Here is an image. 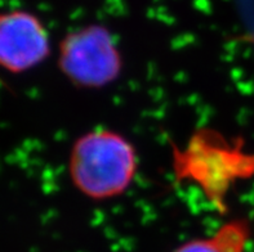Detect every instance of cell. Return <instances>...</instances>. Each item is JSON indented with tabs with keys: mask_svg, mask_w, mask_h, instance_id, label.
Returning <instances> with one entry per match:
<instances>
[{
	"mask_svg": "<svg viewBox=\"0 0 254 252\" xmlns=\"http://www.w3.org/2000/svg\"><path fill=\"white\" fill-rule=\"evenodd\" d=\"M122 51L109 29L88 25L64 36L58 50V68L72 85L102 89L123 72Z\"/></svg>",
	"mask_w": 254,
	"mask_h": 252,
	"instance_id": "cell-3",
	"label": "cell"
},
{
	"mask_svg": "<svg viewBox=\"0 0 254 252\" xmlns=\"http://www.w3.org/2000/svg\"><path fill=\"white\" fill-rule=\"evenodd\" d=\"M51 36L34 13H0V70L19 75L40 66L51 55Z\"/></svg>",
	"mask_w": 254,
	"mask_h": 252,
	"instance_id": "cell-4",
	"label": "cell"
},
{
	"mask_svg": "<svg viewBox=\"0 0 254 252\" xmlns=\"http://www.w3.org/2000/svg\"><path fill=\"white\" fill-rule=\"evenodd\" d=\"M172 167L178 182L195 185L214 210L226 214L232 188L254 176V152L242 141L201 128L182 147L172 144Z\"/></svg>",
	"mask_w": 254,
	"mask_h": 252,
	"instance_id": "cell-1",
	"label": "cell"
},
{
	"mask_svg": "<svg viewBox=\"0 0 254 252\" xmlns=\"http://www.w3.org/2000/svg\"><path fill=\"white\" fill-rule=\"evenodd\" d=\"M249 240V221L247 219H231L209 237L182 243L172 252H245Z\"/></svg>",
	"mask_w": 254,
	"mask_h": 252,
	"instance_id": "cell-5",
	"label": "cell"
},
{
	"mask_svg": "<svg viewBox=\"0 0 254 252\" xmlns=\"http://www.w3.org/2000/svg\"><path fill=\"white\" fill-rule=\"evenodd\" d=\"M67 166L76 191L93 201H106L122 196L132 185L138 156L134 146L120 133L94 129L72 144Z\"/></svg>",
	"mask_w": 254,
	"mask_h": 252,
	"instance_id": "cell-2",
	"label": "cell"
}]
</instances>
